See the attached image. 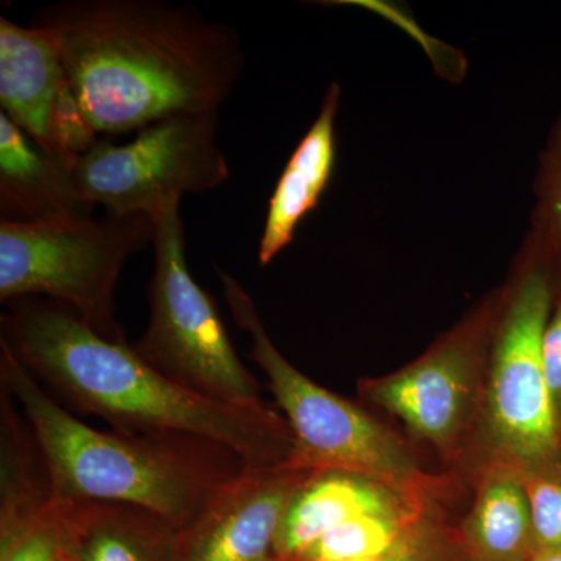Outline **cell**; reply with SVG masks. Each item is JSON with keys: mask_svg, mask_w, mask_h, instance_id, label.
<instances>
[{"mask_svg": "<svg viewBox=\"0 0 561 561\" xmlns=\"http://www.w3.org/2000/svg\"><path fill=\"white\" fill-rule=\"evenodd\" d=\"M68 561H72V560L69 559Z\"/></svg>", "mask_w": 561, "mask_h": 561, "instance_id": "obj_25", "label": "cell"}, {"mask_svg": "<svg viewBox=\"0 0 561 561\" xmlns=\"http://www.w3.org/2000/svg\"><path fill=\"white\" fill-rule=\"evenodd\" d=\"M144 214L102 219L18 224L0 221V300L47 298L72 309L92 330L125 341L114 316V291L125 264L153 243Z\"/></svg>", "mask_w": 561, "mask_h": 561, "instance_id": "obj_6", "label": "cell"}, {"mask_svg": "<svg viewBox=\"0 0 561 561\" xmlns=\"http://www.w3.org/2000/svg\"><path fill=\"white\" fill-rule=\"evenodd\" d=\"M66 529L72 561H176L179 529L136 505L68 501Z\"/></svg>", "mask_w": 561, "mask_h": 561, "instance_id": "obj_16", "label": "cell"}, {"mask_svg": "<svg viewBox=\"0 0 561 561\" xmlns=\"http://www.w3.org/2000/svg\"><path fill=\"white\" fill-rule=\"evenodd\" d=\"M443 505V504H438ZM434 507V505H430ZM430 507L393 513H370L334 527L297 561H367L381 556Z\"/></svg>", "mask_w": 561, "mask_h": 561, "instance_id": "obj_18", "label": "cell"}, {"mask_svg": "<svg viewBox=\"0 0 561 561\" xmlns=\"http://www.w3.org/2000/svg\"><path fill=\"white\" fill-rule=\"evenodd\" d=\"M341 84L331 83L316 122L291 153L280 173L262 230L257 260L268 265L294 241L295 232L312 209L334 173L337 158L335 121L341 106Z\"/></svg>", "mask_w": 561, "mask_h": 561, "instance_id": "obj_13", "label": "cell"}, {"mask_svg": "<svg viewBox=\"0 0 561 561\" xmlns=\"http://www.w3.org/2000/svg\"><path fill=\"white\" fill-rule=\"evenodd\" d=\"M0 339L41 382L117 432L187 435L234 453L250 467L286 463L294 435L267 404L241 408L202 397L162 375L127 341L92 330L72 309L39 297L7 302Z\"/></svg>", "mask_w": 561, "mask_h": 561, "instance_id": "obj_2", "label": "cell"}, {"mask_svg": "<svg viewBox=\"0 0 561 561\" xmlns=\"http://www.w3.org/2000/svg\"><path fill=\"white\" fill-rule=\"evenodd\" d=\"M217 125L219 113L180 114L147 125L122 146L99 140L73 168L77 190L106 214L151 219L186 194L216 191L231 175Z\"/></svg>", "mask_w": 561, "mask_h": 561, "instance_id": "obj_9", "label": "cell"}, {"mask_svg": "<svg viewBox=\"0 0 561 561\" xmlns=\"http://www.w3.org/2000/svg\"><path fill=\"white\" fill-rule=\"evenodd\" d=\"M534 195L530 227L542 232L561 256V114L538 158Z\"/></svg>", "mask_w": 561, "mask_h": 561, "instance_id": "obj_20", "label": "cell"}, {"mask_svg": "<svg viewBox=\"0 0 561 561\" xmlns=\"http://www.w3.org/2000/svg\"><path fill=\"white\" fill-rule=\"evenodd\" d=\"M73 173L0 113V213L18 224L91 219Z\"/></svg>", "mask_w": 561, "mask_h": 561, "instance_id": "obj_12", "label": "cell"}, {"mask_svg": "<svg viewBox=\"0 0 561 561\" xmlns=\"http://www.w3.org/2000/svg\"><path fill=\"white\" fill-rule=\"evenodd\" d=\"M0 383L24 413L62 501L136 505L180 530L245 467L234 453L201 438L88 426L44 390L2 339Z\"/></svg>", "mask_w": 561, "mask_h": 561, "instance_id": "obj_3", "label": "cell"}, {"mask_svg": "<svg viewBox=\"0 0 561 561\" xmlns=\"http://www.w3.org/2000/svg\"><path fill=\"white\" fill-rule=\"evenodd\" d=\"M31 25L57 47L94 130L108 135L219 113L247 65L231 25L164 0H66L36 10Z\"/></svg>", "mask_w": 561, "mask_h": 561, "instance_id": "obj_1", "label": "cell"}, {"mask_svg": "<svg viewBox=\"0 0 561 561\" xmlns=\"http://www.w3.org/2000/svg\"><path fill=\"white\" fill-rule=\"evenodd\" d=\"M561 297V256L530 227L500 286L478 427L456 479L500 468L523 476L561 467V431L542 370V335Z\"/></svg>", "mask_w": 561, "mask_h": 561, "instance_id": "obj_4", "label": "cell"}, {"mask_svg": "<svg viewBox=\"0 0 561 561\" xmlns=\"http://www.w3.org/2000/svg\"><path fill=\"white\" fill-rule=\"evenodd\" d=\"M181 203L154 220L150 319L133 348L162 375L209 400L262 408L261 387L236 353L216 302L192 278Z\"/></svg>", "mask_w": 561, "mask_h": 561, "instance_id": "obj_7", "label": "cell"}, {"mask_svg": "<svg viewBox=\"0 0 561 561\" xmlns=\"http://www.w3.org/2000/svg\"><path fill=\"white\" fill-rule=\"evenodd\" d=\"M542 370L553 415L561 431V297L553 306L551 319L542 335Z\"/></svg>", "mask_w": 561, "mask_h": 561, "instance_id": "obj_23", "label": "cell"}, {"mask_svg": "<svg viewBox=\"0 0 561 561\" xmlns=\"http://www.w3.org/2000/svg\"><path fill=\"white\" fill-rule=\"evenodd\" d=\"M519 479L529 505L535 552L561 549V467L527 472Z\"/></svg>", "mask_w": 561, "mask_h": 561, "instance_id": "obj_22", "label": "cell"}, {"mask_svg": "<svg viewBox=\"0 0 561 561\" xmlns=\"http://www.w3.org/2000/svg\"><path fill=\"white\" fill-rule=\"evenodd\" d=\"M66 507L27 420L0 397V561H68Z\"/></svg>", "mask_w": 561, "mask_h": 561, "instance_id": "obj_11", "label": "cell"}, {"mask_svg": "<svg viewBox=\"0 0 561 561\" xmlns=\"http://www.w3.org/2000/svg\"><path fill=\"white\" fill-rule=\"evenodd\" d=\"M367 561H470L448 505L427 508L381 556Z\"/></svg>", "mask_w": 561, "mask_h": 561, "instance_id": "obj_19", "label": "cell"}, {"mask_svg": "<svg viewBox=\"0 0 561 561\" xmlns=\"http://www.w3.org/2000/svg\"><path fill=\"white\" fill-rule=\"evenodd\" d=\"M313 472L245 465L176 535V561H276L280 524Z\"/></svg>", "mask_w": 561, "mask_h": 561, "instance_id": "obj_10", "label": "cell"}, {"mask_svg": "<svg viewBox=\"0 0 561 561\" xmlns=\"http://www.w3.org/2000/svg\"><path fill=\"white\" fill-rule=\"evenodd\" d=\"M527 561H561V549L553 551L535 552Z\"/></svg>", "mask_w": 561, "mask_h": 561, "instance_id": "obj_24", "label": "cell"}, {"mask_svg": "<svg viewBox=\"0 0 561 561\" xmlns=\"http://www.w3.org/2000/svg\"><path fill=\"white\" fill-rule=\"evenodd\" d=\"M65 68L57 47L39 28L0 18V105L2 113L46 150L51 110Z\"/></svg>", "mask_w": 561, "mask_h": 561, "instance_id": "obj_14", "label": "cell"}, {"mask_svg": "<svg viewBox=\"0 0 561 561\" xmlns=\"http://www.w3.org/2000/svg\"><path fill=\"white\" fill-rule=\"evenodd\" d=\"M465 486L472 500L457 522L470 561H527L534 535L526 491L518 474L500 468L476 472Z\"/></svg>", "mask_w": 561, "mask_h": 561, "instance_id": "obj_17", "label": "cell"}, {"mask_svg": "<svg viewBox=\"0 0 561 561\" xmlns=\"http://www.w3.org/2000/svg\"><path fill=\"white\" fill-rule=\"evenodd\" d=\"M500 308V287L411 364L357 381L367 405L400 421L415 440L426 443L456 478L478 427L491 337Z\"/></svg>", "mask_w": 561, "mask_h": 561, "instance_id": "obj_8", "label": "cell"}, {"mask_svg": "<svg viewBox=\"0 0 561 561\" xmlns=\"http://www.w3.org/2000/svg\"><path fill=\"white\" fill-rule=\"evenodd\" d=\"M98 142V131L88 121L87 114L66 80L51 110L49 140L44 151L73 171L80 158H83Z\"/></svg>", "mask_w": 561, "mask_h": 561, "instance_id": "obj_21", "label": "cell"}, {"mask_svg": "<svg viewBox=\"0 0 561 561\" xmlns=\"http://www.w3.org/2000/svg\"><path fill=\"white\" fill-rule=\"evenodd\" d=\"M214 272L232 319L249 334L251 360L267 378L294 435V454L287 463L311 472L360 476L421 507L448 505L456 497L463 486L456 478L427 471L402 435L295 368L276 348L245 287L219 265Z\"/></svg>", "mask_w": 561, "mask_h": 561, "instance_id": "obj_5", "label": "cell"}, {"mask_svg": "<svg viewBox=\"0 0 561 561\" xmlns=\"http://www.w3.org/2000/svg\"><path fill=\"white\" fill-rule=\"evenodd\" d=\"M409 508L423 507L360 476L313 472L284 516L276 537L275 560L297 561L313 542L348 519Z\"/></svg>", "mask_w": 561, "mask_h": 561, "instance_id": "obj_15", "label": "cell"}]
</instances>
